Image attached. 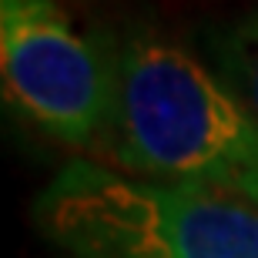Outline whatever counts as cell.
I'll return each mask as SVG.
<instances>
[{
    "label": "cell",
    "instance_id": "6da1fadb",
    "mask_svg": "<svg viewBox=\"0 0 258 258\" xmlns=\"http://www.w3.org/2000/svg\"><path fill=\"white\" fill-rule=\"evenodd\" d=\"M107 154L121 171L258 208V114L195 54L134 34L117 54Z\"/></svg>",
    "mask_w": 258,
    "mask_h": 258
},
{
    "label": "cell",
    "instance_id": "7a4b0ae2",
    "mask_svg": "<svg viewBox=\"0 0 258 258\" xmlns=\"http://www.w3.org/2000/svg\"><path fill=\"white\" fill-rule=\"evenodd\" d=\"M34 211L71 258H258V208L87 158L67 161Z\"/></svg>",
    "mask_w": 258,
    "mask_h": 258
},
{
    "label": "cell",
    "instance_id": "3957f363",
    "mask_svg": "<svg viewBox=\"0 0 258 258\" xmlns=\"http://www.w3.org/2000/svg\"><path fill=\"white\" fill-rule=\"evenodd\" d=\"M4 94L64 148H91L111 131L117 60L84 37L57 0H0Z\"/></svg>",
    "mask_w": 258,
    "mask_h": 258
},
{
    "label": "cell",
    "instance_id": "277c9868",
    "mask_svg": "<svg viewBox=\"0 0 258 258\" xmlns=\"http://www.w3.org/2000/svg\"><path fill=\"white\" fill-rule=\"evenodd\" d=\"M218 71L258 114V14L245 17L218 47Z\"/></svg>",
    "mask_w": 258,
    "mask_h": 258
}]
</instances>
